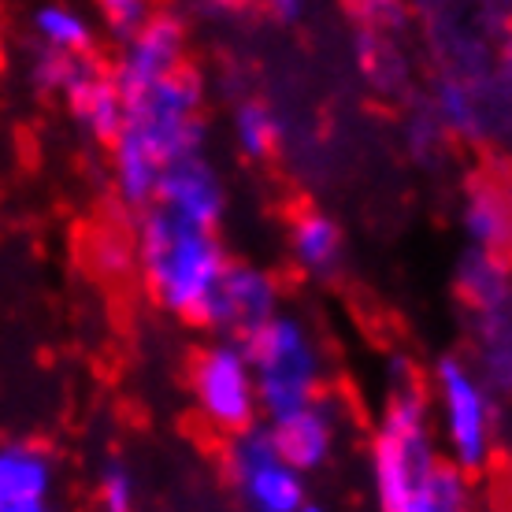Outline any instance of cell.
Here are the masks:
<instances>
[{
    "label": "cell",
    "instance_id": "cell-1",
    "mask_svg": "<svg viewBox=\"0 0 512 512\" xmlns=\"http://www.w3.org/2000/svg\"><path fill=\"white\" fill-rule=\"evenodd\" d=\"M372 490L379 512H457L472 509V475L442 457L427 390L397 383L375 420Z\"/></svg>",
    "mask_w": 512,
    "mask_h": 512
},
{
    "label": "cell",
    "instance_id": "cell-2",
    "mask_svg": "<svg viewBox=\"0 0 512 512\" xmlns=\"http://www.w3.org/2000/svg\"><path fill=\"white\" fill-rule=\"evenodd\" d=\"M123 101V127L112 138V190L130 212H145L164 167L205 145V86L182 67Z\"/></svg>",
    "mask_w": 512,
    "mask_h": 512
},
{
    "label": "cell",
    "instance_id": "cell-3",
    "mask_svg": "<svg viewBox=\"0 0 512 512\" xmlns=\"http://www.w3.org/2000/svg\"><path fill=\"white\" fill-rule=\"evenodd\" d=\"M130 249H134V268L156 305L186 323L205 320L216 282L231 264L227 245L219 242L212 227H197L149 205L138 212Z\"/></svg>",
    "mask_w": 512,
    "mask_h": 512
},
{
    "label": "cell",
    "instance_id": "cell-4",
    "mask_svg": "<svg viewBox=\"0 0 512 512\" xmlns=\"http://www.w3.org/2000/svg\"><path fill=\"white\" fill-rule=\"evenodd\" d=\"M427 401H431V420H435L442 457L464 475L487 472L501 453L505 416H501L498 394L483 383L472 360L464 353L438 357Z\"/></svg>",
    "mask_w": 512,
    "mask_h": 512
},
{
    "label": "cell",
    "instance_id": "cell-5",
    "mask_svg": "<svg viewBox=\"0 0 512 512\" xmlns=\"http://www.w3.org/2000/svg\"><path fill=\"white\" fill-rule=\"evenodd\" d=\"M242 349L253 368L260 416L275 420L323 394L327 357L305 320H297L290 312H275L249 338H242Z\"/></svg>",
    "mask_w": 512,
    "mask_h": 512
},
{
    "label": "cell",
    "instance_id": "cell-6",
    "mask_svg": "<svg viewBox=\"0 0 512 512\" xmlns=\"http://www.w3.org/2000/svg\"><path fill=\"white\" fill-rule=\"evenodd\" d=\"M190 394L197 416L223 438L242 435L260 420L253 368L238 338H212L193 353Z\"/></svg>",
    "mask_w": 512,
    "mask_h": 512
},
{
    "label": "cell",
    "instance_id": "cell-7",
    "mask_svg": "<svg viewBox=\"0 0 512 512\" xmlns=\"http://www.w3.org/2000/svg\"><path fill=\"white\" fill-rule=\"evenodd\" d=\"M223 464L249 512H294L308 501L305 475L282 461L260 423L227 438Z\"/></svg>",
    "mask_w": 512,
    "mask_h": 512
},
{
    "label": "cell",
    "instance_id": "cell-8",
    "mask_svg": "<svg viewBox=\"0 0 512 512\" xmlns=\"http://www.w3.org/2000/svg\"><path fill=\"white\" fill-rule=\"evenodd\" d=\"M279 301V279L268 268L231 260L223 279L216 282V294L208 301L201 327H208L216 338H238L242 342L260 323H268L275 312H282Z\"/></svg>",
    "mask_w": 512,
    "mask_h": 512
},
{
    "label": "cell",
    "instance_id": "cell-9",
    "mask_svg": "<svg viewBox=\"0 0 512 512\" xmlns=\"http://www.w3.org/2000/svg\"><path fill=\"white\" fill-rule=\"evenodd\" d=\"M186 67V23L175 12H153L145 23L119 41V56L112 78L123 97L141 86H153L160 78Z\"/></svg>",
    "mask_w": 512,
    "mask_h": 512
},
{
    "label": "cell",
    "instance_id": "cell-10",
    "mask_svg": "<svg viewBox=\"0 0 512 512\" xmlns=\"http://www.w3.org/2000/svg\"><path fill=\"white\" fill-rule=\"evenodd\" d=\"M494 93L509 97V82L494 86V67L483 71H446L431 93V116L438 127L472 145L494 138Z\"/></svg>",
    "mask_w": 512,
    "mask_h": 512
},
{
    "label": "cell",
    "instance_id": "cell-11",
    "mask_svg": "<svg viewBox=\"0 0 512 512\" xmlns=\"http://www.w3.org/2000/svg\"><path fill=\"white\" fill-rule=\"evenodd\" d=\"M268 427L271 446L279 449V457L301 475L320 472L331 461L338 435H342V401L338 397H312L301 409H290L264 423Z\"/></svg>",
    "mask_w": 512,
    "mask_h": 512
},
{
    "label": "cell",
    "instance_id": "cell-12",
    "mask_svg": "<svg viewBox=\"0 0 512 512\" xmlns=\"http://www.w3.org/2000/svg\"><path fill=\"white\" fill-rule=\"evenodd\" d=\"M153 205L186 219V223L216 231L227 216V182L205 153H190L164 167V175L156 182Z\"/></svg>",
    "mask_w": 512,
    "mask_h": 512
},
{
    "label": "cell",
    "instance_id": "cell-13",
    "mask_svg": "<svg viewBox=\"0 0 512 512\" xmlns=\"http://www.w3.org/2000/svg\"><path fill=\"white\" fill-rule=\"evenodd\" d=\"M67 104V112L78 127L86 130L93 141L101 145H112V138L123 127V112H127V101H123V90L116 86V78L108 67H101L97 60L86 64V71L78 75V82L60 97Z\"/></svg>",
    "mask_w": 512,
    "mask_h": 512
},
{
    "label": "cell",
    "instance_id": "cell-14",
    "mask_svg": "<svg viewBox=\"0 0 512 512\" xmlns=\"http://www.w3.org/2000/svg\"><path fill=\"white\" fill-rule=\"evenodd\" d=\"M461 231L468 249L505 253L512 242V201L505 179L479 175L468 182L461 205Z\"/></svg>",
    "mask_w": 512,
    "mask_h": 512
},
{
    "label": "cell",
    "instance_id": "cell-15",
    "mask_svg": "<svg viewBox=\"0 0 512 512\" xmlns=\"http://www.w3.org/2000/svg\"><path fill=\"white\" fill-rule=\"evenodd\" d=\"M56 461L41 442L4 438L0 442V509L26 501H52Z\"/></svg>",
    "mask_w": 512,
    "mask_h": 512
},
{
    "label": "cell",
    "instance_id": "cell-16",
    "mask_svg": "<svg viewBox=\"0 0 512 512\" xmlns=\"http://www.w3.org/2000/svg\"><path fill=\"white\" fill-rule=\"evenodd\" d=\"M290 256L312 279H334L346 268V234L327 212L308 208L290 223Z\"/></svg>",
    "mask_w": 512,
    "mask_h": 512
},
{
    "label": "cell",
    "instance_id": "cell-17",
    "mask_svg": "<svg viewBox=\"0 0 512 512\" xmlns=\"http://www.w3.org/2000/svg\"><path fill=\"white\" fill-rule=\"evenodd\" d=\"M30 34H34V49L64 52V56H93V45H97L93 19L67 0H41L30 12Z\"/></svg>",
    "mask_w": 512,
    "mask_h": 512
},
{
    "label": "cell",
    "instance_id": "cell-18",
    "mask_svg": "<svg viewBox=\"0 0 512 512\" xmlns=\"http://www.w3.org/2000/svg\"><path fill=\"white\" fill-rule=\"evenodd\" d=\"M457 294L468 305V312L494 305H512V271L505 253H483V249H464L453 271Z\"/></svg>",
    "mask_w": 512,
    "mask_h": 512
},
{
    "label": "cell",
    "instance_id": "cell-19",
    "mask_svg": "<svg viewBox=\"0 0 512 512\" xmlns=\"http://www.w3.org/2000/svg\"><path fill=\"white\" fill-rule=\"evenodd\" d=\"M357 64L375 90H397L401 82H409V60L401 56L394 34H383V30H360Z\"/></svg>",
    "mask_w": 512,
    "mask_h": 512
},
{
    "label": "cell",
    "instance_id": "cell-20",
    "mask_svg": "<svg viewBox=\"0 0 512 512\" xmlns=\"http://www.w3.org/2000/svg\"><path fill=\"white\" fill-rule=\"evenodd\" d=\"M231 134H234V145L242 149V156L264 160V156H271L279 149L282 123L264 101H242L231 116Z\"/></svg>",
    "mask_w": 512,
    "mask_h": 512
},
{
    "label": "cell",
    "instance_id": "cell-21",
    "mask_svg": "<svg viewBox=\"0 0 512 512\" xmlns=\"http://www.w3.org/2000/svg\"><path fill=\"white\" fill-rule=\"evenodd\" d=\"M90 60L93 56H64V52L34 49V56H30V82H34V90L64 97L78 82V75L86 71Z\"/></svg>",
    "mask_w": 512,
    "mask_h": 512
},
{
    "label": "cell",
    "instance_id": "cell-22",
    "mask_svg": "<svg viewBox=\"0 0 512 512\" xmlns=\"http://www.w3.org/2000/svg\"><path fill=\"white\" fill-rule=\"evenodd\" d=\"M97 509L138 512V479L123 461H104L101 475H97Z\"/></svg>",
    "mask_w": 512,
    "mask_h": 512
},
{
    "label": "cell",
    "instance_id": "cell-23",
    "mask_svg": "<svg viewBox=\"0 0 512 512\" xmlns=\"http://www.w3.org/2000/svg\"><path fill=\"white\" fill-rule=\"evenodd\" d=\"M97 4V12H101L104 26H108V34L112 38H127V34H134L149 15L156 12L153 0H93Z\"/></svg>",
    "mask_w": 512,
    "mask_h": 512
},
{
    "label": "cell",
    "instance_id": "cell-24",
    "mask_svg": "<svg viewBox=\"0 0 512 512\" xmlns=\"http://www.w3.org/2000/svg\"><path fill=\"white\" fill-rule=\"evenodd\" d=\"M93 264L108 275H123V271L134 264V249H130V238L123 234H101L97 242H93Z\"/></svg>",
    "mask_w": 512,
    "mask_h": 512
},
{
    "label": "cell",
    "instance_id": "cell-25",
    "mask_svg": "<svg viewBox=\"0 0 512 512\" xmlns=\"http://www.w3.org/2000/svg\"><path fill=\"white\" fill-rule=\"evenodd\" d=\"M260 4H264L275 19H282V23H294V19L305 15V0H260Z\"/></svg>",
    "mask_w": 512,
    "mask_h": 512
},
{
    "label": "cell",
    "instance_id": "cell-26",
    "mask_svg": "<svg viewBox=\"0 0 512 512\" xmlns=\"http://www.w3.org/2000/svg\"><path fill=\"white\" fill-rule=\"evenodd\" d=\"M0 512H60L52 501H26V505H8V509Z\"/></svg>",
    "mask_w": 512,
    "mask_h": 512
},
{
    "label": "cell",
    "instance_id": "cell-27",
    "mask_svg": "<svg viewBox=\"0 0 512 512\" xmlns=\"http://www.w3.org/2000/svg\"><path fill=\"white\" fill-rule=\"evenodd\" d=\"M294 512H327V509H323V505H316V501H305V505H301V509H294Z\"/></svg>",
    "mask_w": 512,
    "mask_h": 512
},
{
    "label": "cell",
    "instance_id": "cell-28",
    "mask_svg": "<svg viewBox=\"0 0 512 512\" xmlns=\"http://www.w3.org/2000/svg\"><path fill=\"white\" fill-rule=\"evenodd\" d=\"M457 512H472V509H457Z\"/></svg>",
    "mask_w": 512,
    "mask_h": 512
}]
</instances>
